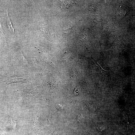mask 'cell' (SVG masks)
<instances>
[{"label": "cell", "mask_w": 135, "mask_h": 135, "mask_svg": "<svg viewBox=\"0 0 135 135\" xmlns=\"http://www.w3.org/2000/svg\"><path fill=\"white\" fill-rule=\"evenodd\" d=\"M8 16V24L9 29L14 34V29L12 26V23L8 14V11L7 12Z\"/></svg>", "instance_id": "obj_3"}, {"label": "cell", "mask_w": 135, "mask_h": 135, "mask_svg": "<svg viewBox=\"0 0 135 135\" xmlns=\"http://www.w3.org/2000/svg\"><path fill=\"white\" fill-rule=\"evenodd\" d=\"M40 30L42 33L48 38H49V33L47 28L42 26L40 28Z\"/></svg>", "instance_id": "obj_2"}, {"label": "cell", "mask_w": 135, "mask_h": 135, "mask_svg": "<svg viewBox=\"0 0 135 135\" xmlns=\"http://www.w3.org/2000/svg\"><path fill=\"white\" fill-rule=\"evenodd\" d=\"M83 118L81 114H80L78 116L76 122L77 123H79L82 120Z\"/></svg>", "instance_id": "obj_5"}, {"label": "cell", "mask_w": 135, "mask_h": 135, "mask_svg": "<svg viewBox=\"0 0 135 135\" xmlns=\"http://www.w3.org/2000/svg\"><path fill=\"white\" fill-rule=\"evenodd\" d=\"M57 130L55 129L53 132L51 133L49 135H57ZM59 132L58 135H62V134H59Z\"/></svg>", "instance_id": "obj_7"}, {"label": "cell", "mask_w": 135, "mask_h": 135, "mask_svg": "<svg viewBox=\"0 0 135 135\" xmlns=\"http://www.w3.org/2000/svg\"><path fill=\"white\" fill-rule=\"evenodd\" d=\"M55 106L58 110H61L63 109V106L59 104H57L55 105Z\"/></svg>", "instance_id": "obj_6"}, {"label": "cell", "mask_w": 135, "mask_h": 135, "mask_svg": "<svg viewBox=\"0 0 135 135\" xmlns=\"http://www.w3.org/2000/svg\"><path fill=\"white\" fill-rule=\"evenodd\" d=\"M86 135H92V134H90V133H88V134H86Z\"/></svg>", "instance_id": "obj_9"}, {"label": "cell", "mask_w": 135, "mask_h": 135, "mask_svg": "<svg viewBox=\"0 0 135 135\" xmlns=\"http://www.w3.org/2000/svg\"><path fill=\"white\" fill-rule=\"evenodd\" d=\"M73 30L72 28H67L64 30L62 32L63 35L64 36H67L69 35L72 32Z\"/></svg>", "instance_id": "obj_4"}, {"label": "cell", "mask_w": 135, "mask_h": 135, "mask_svg": "<svg viewBox=\"0 0 135 135\" xmlns=\"http://www.w3.org/2000/svg\"><path fill=\"white\" fill-rule=\"evenodd\" d=\"M92 62L95 68L100 73L103 80H104L106 76L108 74L110 71H105L104 70L100 65L98 63L96 60L92 57Z\"/></svg>", "instance_id": "obj_1"}, {"label": "cell", "mask_w": 135, "mask_h": 135, "mask_svg": "<svg viewBox=\"0 0 135 135\" xmlns=\"http://www.w3.org/2000/svg\"><path fill=\"white\" fill-rule=\"evenodd\" d=\"M0 32L3 34L4 35V32L3 28L2 27L1 22H0Z\"/></svg>", "instance_id": "obj_8"}]
</instances>
